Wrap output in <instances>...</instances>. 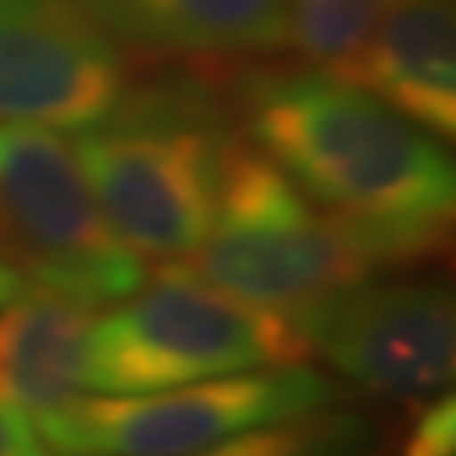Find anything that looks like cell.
<instances>
[{"label": "cell", "instance_id": "6da1fadb", "mask_svg": "<svg viewBox=\"0 0 456 456\" xmlns=\"http://www.w3.org/2000/svg\"><path fill=\"white\" fill-rule=\"evenodd\" d=\"M232 110L266 160L308 202L358 232L384 270L449 248L456 171L434 134L373 92L323 69H263L240 80Z\"/></svg>", "mask_w": 456, "mask_h": 456}, {"label": "cell", "instance_id": "7a4b0ae2", "mask_svg": "<svg viewBox=\"0 0 456 456\" xmlns=\"http://www.w3.org/2000/svg\"><path fill=\"white\" fill-rule=\"evenodd\" d=\"M228 107L194 80H160L77 130V160L110 232L137 259L179 263L213 221L217 171L232 137Z\"/></svg>", "mask_w": 456, "mask_h": 456}, {"label": "cell", "instance_id": "3957f363", "mask_svg": "<svg viewBox=\"0 0 456 456\" xmlns=\"http://www.w3.org/2000/svg\"><path fill=\"white\" fill-rule=\"evenodd\" d=\"M171 266L289 320L384 270L346 221L308 202L240 130L221 156L206 240Z\"/></svg>", "mask_w": 456, "mask_h": 456}, {"label": "cell", "instance_id": "277c9868", "mask_svg": "<svg viewBox=\"0 0 456 456\" xmlns=\"http://www.w3.org/2000/svg\"><path fill=\"white\" fill-rule=\"evenodd\" d=\"M305 358L308 342L289 316L160 263L149 285L141 281L92 323L84 388L103 395L160 392Z\"/></svg>", "mask_w": 456, "mask_h": 456}, {"label": "cell", "instance_id": "5b68a950", "mask_svg": "<svg viewBox=\"0 0 456 456\" xmlns=\"http://www.w3.org/2000/svg\"><path fill=\"white\" fill-rule=\"evenodd\" d=\"M346 392L305 362L134 395H77L38 419L53 456H187L270 422L338 407Z\"/></svg>", "mask_w": 456, "mask_h": 456}, {"label": "cell", "instance_id": "8992f818", "mask_svg": "<svg viewBox=\"0 0 456 456\" xmlns=\"http://www.w3.org/2000/svg\"><path fill=\"white\" fill-rule=\"evenodd\" d=\"M0 263L92 308L145 281V263L99 213L73 145L38 126H0Z\"/></svg>", "mask_w": 456, "mask_h": 456}, {"label": "cell", "instance_id": "52a82bcc", "mask_svg": "<svg viewBox=\"0 0 456 456\" xmlns=\"http://www.w3.org/2000/svg\"><path fill=\"white\" fill-rule=\"evenodd\" d=\"M308 354L354 388L384 399H434L456 369V308L441 281H354L293 316Z\"/></svg>", "mask_w": 456, "mask_h": 456}, {"label": "cell", "instance_id": "ba28073f", "mask_svg": "<svg viewBox=\"0 0 456 456\" xmlns=\"http://www.w3.org/2000/svg\"><path fill=\"white\" fill-rule=\"evenodd\" d=\"M126 84L122 42L92 0H0V126L84 130Z\"/></svg>", "mask_w": 456, "mask_h": 456}, {"label": "cell", "instance_id": "9c48e42d", "mask_svg": "<svg viewBox=\"0 0 456 456\" xmlns=\"http://www.w3.org/2000/svg\"><path fill=\"white\" fill-rule=\"evenodd\" d=\"M434 137L456 134V8L452 0H399L350 65L335 73Z\"/></svg>", "mask_w": 456, "mask_h": 456}, {"label": "cell", "instance_id": "30bf717a", "mask_svg": "<svg viewBox=\"0 0 456 456\" xmlns=\"http://www.w3.org/2000/svg\"><path fill=\"white\" fill-rule=\"evenodd\" d=\"M95 308L46 285H23L0 308V399L42 419L84 392Z\"/></svg>", "mask_w": 456, "mask_h": 456}, {"label": "cell", "instance_id": "8fae6325", "mask_svg": "<svg viewBox=\"0 0 456 456\" xmlns=\"http://www.w3.org/2000/svg\"><path fill=\"white\" fill-rule=\"evenodd\" d=\"M114 38L179 57L285 50L289 0H92Z\"/></svg>", "mask_w": 456, "mask_h": 456}, {"label": "cell", "instance_id": "7c38bea8", "mask_svg": "<svg viewBox=\"0 0 456 456\" xmlns=\"http://www.w3.org/2000/svg\"><path fill=\"white\" fill-rule=\"evenodd\" d=\"M399 0H289L285 50L323 73H342Z\"/></svg>", "mask_w": 456, "mask_h": 456}, {"label": "cell", "instance_id": "4fadbf2b", "mask_svg": "<svg viewBox=\"0 0 456 456\" xmlns=\"http://www.w3.org/2000/svg\"><path fill=\"white\" fill-rule=\"evenodd\" d=\"M365 445H369V422L342 411L338 403L301 419H285L236 434L187 456H362Z\"/></svg>", "mask_w": 456, "mask_h": 456}, {"label": "cell", "instance_id": "5bb4252c", "mask_svg": "<svg viewBox=\"0 0 456 456\" xmlns=\"http://www.w3.org/2000/svg\"><path fill=\"white\" fill-rule=\"evenodd\" d=\"M456 452V403L449 392L434 395L426 411H419L407 434L403 456H452Z\"/></svg>", "mask_w": 456, "mask_h": 456}, {"label": "cell", "instance_id": "9a60e30c", "mask_svg": "<svg viewBox=\"0 0 456 456\" xmlns=\"http://www.w3.org/2000/svg\"><path fill=\"white\" fill-rule=\"evenodd\" d=\"M0 456H53L42 445L38 430H31L23 411L0 399Z\"/></svg>", "mask_w": 456, "mask_h": 456}, {"label": "cell", "instance_id": "2e32d148", "mask_svg": "<svg viewBox=\"0 0 456 456\" xmlns=\"http://www.w3.org/2000/svg\"><path fill=\"white\" fill-rule=\"evenodd\" d=\"M23 289V278L16 274V270H12V266H4V263H0V308H4L8 301H12V297H16Z\"/></svg>", "mask_w": 456, "mask_h": 456}]
</instances>
